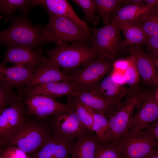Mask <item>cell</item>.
Segmentation results:
<instances>
[{
	"label": "cell",
	"instance_id": "ba28073f",
	"mask_svg": "<svg viewBox=\"0 0 158 158\" xmlns=\"http://www.w3.org/2000/svg\"><path fill=\"white\" fill-rule=\"evenodd\" d=\"M53 136L62 140H74L87 131L81 123L72 107L51 116Z\"/></svg>",
	"mask_w": 158,
	"mask_h": 158
},
{
	"label": "cell",
	"instance_id": "ffe728a7",
	"mask_svg": "<svg viewBox=\"0 0 158 158\" xmlns=\"http://www.w3.org/2000/svg\"><path fill=\"white\" fill-rule=\"evenodd\" d=\"M93 90L114 106L122 101L130 89L115 83L110 75L105 77Z\"/></svg>",
	"mask_w": 158,
	"mask_h": 158
},
{
	"label": "cell",
	"instance_id": "d6a6232c",
	"mask_svg": "<svg viewBox=\"0 0 158 158\" xmlns=\"http://www.w3.org/2000/svg\"><path fill=\"white\" fill-rule=\"evenodd\" d=\"M129 58L130 65L123 74L125 83L129 85L131 88L138 85L140 77L133 61L130 57Z\"/></svg>",
	"mask_w": 158,
	"mask_h": 158
},
{
	"label": "cell",
	"instance_id": "9a60e30c",
	"mask_svg": "<svg viewBox=\"0 0 158 158\" xmlns=\"http://www.w3.org/2000/svg\"><path fill=\"white\" fill-rule=\"evenodd\" d=\"M80 90L74 81L66 80L37 85L29 89L22 90L19 92V94L20 96H25L26 98L42 95L54 99L64 95H73Z\"/></svg>",
	"mask_w": 158,
	"mask_h": 158
},
{
	"label": "cell",
	"instance_id": "836d02e7",
	"mask_svg": "<svg viewBox=\"0 0 158 158\" xmlns=\"http://www.w3.org/2000/svg\"><path fill=\"white\" fill-rule=\"evenodd\" d=\"M151 55L149 56L154 63H158V36H147L144 44Z\"/></svg>",
	"mask_w": 158,
	"mask_h": 158
},
{
	"label": "cell",
	"instance_id": "4dcf8cb0",
	"mask_svg": "<svg viewBox=\"0 0 158 158\" xmlns=\"http://www.w3.org/2000/svg\"><path fill=\"white\" fill-rule=\"evenodd\" d=\"M95 158H124L117 146L112 143L97 144Z\"/></svg>",
	"mask_w": 158,
	"mask_h": 158
},
{
	"label": "cell",
	"instance_id": "6da1fadb",
	"mask_svg": "<svg viewBox=\"0 0 158 158\" xmlns=\"http://www.w3.org/2000/svg\"><path fill=\"white\" fill-rule=\"evenodd\" d=\"M25 15L13 17L11 25L0 31V44L37 50L45 44L43 27L32 24Z\"/></svg>",
	"mask_w": 158,
	"mask_h": 158
},
{
	"label": "cell",
	"instance_id": "2e32d148",
	"mask_svg": "<svg viewBox=\"0 0 158 158\" xmlns=\"http://www.w3.org/2000/svg\"><path fill=\"white\" fill-rule=\"evenodd\" d=\"M128 51L140 78L147 84L157 86L158 74L156 65L152 59L145 54L141 47H130Z\"/></svg>",
	"mask_w": 158,
	"mask_h": 158
},
{
	"label": "cell",
	"instance_id": "5b68a950",
	"mask_svg": "<svg viewBox=\"0 0 158 158\" xmlns=\"http://www.w3.org/2000/svg\"><path fill=\"white\" fill-rule=\"evenodd\" d=\"M91 48L113 59L125 47L118 22L112 20L104 26L90 29Z\"/></svg>",
	"mask_w": 158,
	"mask_h": 158
},
{
	"label": "cell",
	"instance_id": "484cf974",
	"mask_svg": "<svg viewBox=\"0 0 158 158\" xmlns=\"http://www.w3.org/2000/svg\"><path fill=\"white\" fill-rule=\"evenodd\" d=\"M96 12L106 24L110 22L111 17L122 6H125V0H94Z\"/></svg>",
	"mask_w": 158,
	"mask_h": 158
},
{
	"label": "cell",
	"instance_id": "e575fe53",
	"mask_svg": "<svg viewBox=\"0 0 158 158\" xmlns=\"http://www.w3.org/2000/svg\"><path fill=\"white\" fill-rule=\"evenodd\" d=\"M142 130L158 142V121H157L146 126Z\"/></svg>",
	"mask_w": 158,
	"mask_h": 158
},
{
	"label": "cell",
	"instance_id": "ab89813d",
	"mask_svg": "<svg viewBox=\"0 0 158 158\" xmlns=\"http://www.w3.org/2000/svg\"><path fill=\"white\" fill-rule=\"evenodd\" d=\"M147 158H158V151L157 150Z\"/></svg>",
	"mask_w": 158,
	"mask_h": 158
},
{
	"label": "cell",
	"instance_id": "f546056e",
	"mask_svg": "<svg viewBox=\"0 0 158 158\" xmlns=\"http://www.w3.org/2000/svg\"><path fill=\"white\" fill-rule=\"evenodd\" d=\"M82 10L84 13L87 21L95 25L98 24L100 17L97 13L94 0H73Z\"/></svg>",
	"mask_w": 158,
	"mask_h": 158
},
{
	"label": "cell",
	"instance_id": "8fae6325",
	"mask_svg": "<svg viewBox=\"0 0 158 158\" xmlns=\"http://www.w3.org/2000/svg\"><path fill=\"white\" fill-rule=\"evenodd\" d=\"M158 118V90L148 91L136 108L129 123L128 131L138 132Z\"/></svg>",
	"mask_w": 158,
	"mask_h": 158
},
{
	"label": "cell",
	"instance_id": "ac0fdd59",
	"mask_svg": "<svg viewBox=\"0 0 158 158\" xmlns=\"http://www.w3.org/2000/svg\"><path fill=\"white\" fill-rule=\"evenodd\" d=\"M33 71L22 66L7 67L0 64V83L10 90L16 88L20 92L24 88V85L29 80Z\"/></svg>",
	"mask_w": 158,
	"mask_h": 158
},
{
	"label": "cell",
	"instance_id": "60d3db41",
	"mask_svg": "<svg viewBox=\"0 0 158 158\" xmlns=\"http://www.w3.org/2000/svg\"><path fill=\"white\" fill-rule=\"evenodd\" d=\"M1 154L2 158H10L6 150L3 151H2Z\"/></svg>",
	"mask_w": 158,
	"mask_h": 158
},
{
	"label": "cell",
	"instance_id": "f1b7e54d",
	"mask_svg": "<svg viewBox=\"0 0 158 158\" xmlns=\"http://www.w3.org/2000/svg\"><path fill=\"white\" fill-rule=\"evenodd\" d=\"M68 97L67 104L73 107L82 124L87 130L93 133L92 129L93 119L91 114L74 96L68 95Z\"/></svg>",
	"mask_w": 158,
	"mask_h": 158
},
{
	"label": "cell",
	"instance_id": "7402d4cb",
	"mask_svg": "<svg viewBox=\"0 0 158 158\" xmlns=\"http://www.w3.org/2000/svg\"><path fill=\"white\" fill-rule=\"evenodd\" d=\"M78 138L72 148L70 158H95L97 142L95 135L87 131Z\"/></svg>",
	"mask_w": 158,
	"mask_h": 158
},
{
	"label": "cell",
	"instance_id": "3957f363",
	"mask_svg": "<svg viewBox=\"0 0 158 158\" xmlns=\"http://www.w3.org/2000/svg\"><path fill=\"white\" fill-rule=\"evenodd\" d=\"M47 50L48 58L69 75L88 62L103 54L83 42H60ZM104 55V54H103Z\"/></svg>",
	"mask_w": 158,
	"mask_h": 158
},
{
	"label": "cell",
	"instance_id": "44dd1931",
	"mask_svg": "<svg viewBox=\"0 0 158 158\" xmlns=\"http://www.w3.org/2000/svg\"><path fill=\"white\" fill-rule=\"evenodd\" d=\"M72 95L84 106L105 116L114 107L94 90H80Z\"/></svg>",
	"mask_w": 158,
	"mask_h": 158
},
{
	"label": "cell",
	"instance_id": "b9f144b4",
	"mask_svg": "<svg viewBox=\"0 0 158 158\" xmlns=\"http://www.w3.org/2000/svg\"><path fill=\"white\" fill-rule=\"evenodd\" d=\"M2 146L0 145V154L2 152Z\"/></svg>",
	"mask_w": 158,
	"mask_h": 158
},
{
	"label": "cell",
	"instance_id": "83f0119b",
	"mask_svg": "<svg viewBox=\"0 0 158 158\" xmlns=\"http://www.w3.org/2000/svg\"><path fill=\"white\" fill-rule=\"evenodd\" d=\"M131 23L139 27L147 37L158 36V8Z\"/></svg>",
	"mask_w": 158,
	"mask_h": 158
},
{
	"label": "cell",
	"instance_id": "d590c367",
	"mask_svg": "<svg viewBox=\"0 0 158 158\" xmlns=\"http://www.w3.org/2000/svg\"><path fill=\"white\" fill-rule=\"evenodd\" d=\"M6 150L10 158H28L26 153L17 147L12 146Z\"/></svg>",
	"mask_w": 158,
	"mask_h": 158
},
{
	"label": "cell",
	"instance_id": "277c9868",
	"mask_svg": "<svg viewBox=\"0 0 158 158\" xmlns=\"http://www.w3.org/2000/svg\"><path fill=\"white\" fill-rule=\"evenodd\" d=\"M49 23L43 27L44 44L54 42H89L91 34L70 19L49 14Z\"/></svg>",
	"mask_w": 158,
	"mask_h": 158
},
{
	"label": "cell",
	"instance_id": "8d00e7d4",
	"mask_svg": "<svg viewBox=\"0 0 158 158\" xmlns=\"http://www.w3.org/2000/svg\"><path fill=\"white\" fill-rule=\"evenodd\" d=\"M130 63V58L127 59H119L113 63V66L114 70L124 71L128 68Z\"/></svg>",
	"mask_w": 158,
	"mask_h": 158
},
{
	"label": "cell",
	"instance_id": "603a6c76",
	"mask_svg": "<svg viewBox=\"0 0 158 158\" xmlns=\"http://www.w3.org/2000/svg\"><path fill=\"white\" fill-rule=\"evenodd\" d=\"M157 8L149 7L146 3L139 5H128L120 8L113 16L112 20L121 21L133 22L143 15L152 13Z\"/></svg>",
	"mask_w": 158,
	"mask_h": 158
},
{
	"label": "cell",
	"instance_id": "e0dca14e",
	"mask_svg": "<svg viewBox=\"0 0 158 158\" xmlns=\"http://www.w3.org/2000/svg\"><path fill=\"white\" fill-rule=\"evenodd\" d=\"M32 6L39 5L43 7L49 14L61 16L70 19L87 32L91 34L86 22L77 14L68 1L66 0H32Z\"/></svg>",
	"mask_w": 158,
	"mask_h": 158
},
{
	"label": "cell",
	"instance_id": "4316f807",
	"mask_svg": "<svg viewBox=\"0 0 158 158\" xmlns=\"http://www.w3.org/2000/svg\"><path fill=\"white\" fill-rule=\"evenodd\" d=\"M32 0H0V14L4 15L6 21L11 20L13 12L18 9L26 14L32 6Z\"/></svg>",
	"mask_w": 158,
	"mask_h": 158
},
{
	"label": "cell",
	"instance_id": "4fadbf2b",
	"mask_svg": "<svg viewBox=\"0 0 158 158\" xmlns=\"http://www.w3.org/2000/svg\"><path fill=\"white\" fill-rule=\"evenodd\" d=\"M3 61L0 64L5 66L8 63L20 65L30 68L34 71L38 64L43 60V50L40 48L37 50L16 46L6 47Z\"/></svg>",
	"mask_w": 158,
	"mask_h": 158
},
{
	"label": "cell",
	"instance_id": "d4e9b609",
	"mask_svg": "<svg viewBox=\"0 0 158 158\" xmlns=\"http://www.w3.org/2000/svg\"><path fill=\"white\" fill-rule=\"evenodd\" d=\"M125 37V47L127 46L140 47L145 44L146 35L138 26L128 21L118 22Z\"/></svg>",
	"mask_w": 158,
	"mask_h": 158
},
{
	"label": "cell",
	"instance_id": "30bf717a",
	"mask_svg": "<svg viewBox=\"0 0 158 158\" xmlns=\"http://www.w3.org/2000/svg\"><path fill=\"white\" fill-rule=\"evenodd\" d=\"M51 136L43 126L25 122L10 143L27 154L40 149Z\"/></svg>",
	"mask_w": 158,
	"mask_h": 158
},
{
	"label": "cell",
	"instance_id": "ee69618b",
	"mask_svg": "<svg viewBox=\"0 0 158 158\" xmlns=\"http://www.w3.org/2000/svg\"><path fill=\"white\" fill-rule=\"evenodd\" d=\"M1 17H2V15L0 14V18H1Z\"/></svg>",
	"mask_w": 158,
	"mask_h": 158
},
{
	"label": "cell",
	"instance_id": "74e56055",
	"mask_svg": "<svg viewBox=\"0 0 158 158\" xmlns=\"http://www.w3.org/2000/svg\"><path fill=\"white\" fill-rule=\"evenodd\" d=\"M112 80L116 83L121 85L125 84L123 74L118 71L114 70L110 75Z\"/></svg>",
	"mask_w": 158,
	"mask_h": 158
},
{
	"label": "cell",
	"instance_id": "7bdbcfd3",
	"mask_svg": "<svg viewBox=\"0 0 158 158\" xmlns=\"http://www.w3.org/2000/svg\"><path fill=\"white\" fill-rule=\"evenodd\" d=\"M1 153L0 154V158H2V157H1Z\"/></svg>",
	"mask_w": 158,
	"mask_h": 158
},
{
	"label": "cell",
	"instance_id": "cb8c5ba5",
	"mask_svg": "<svg viewBox=\"0 0 158 158\" xmlns=\"http://www.w3.org/2000/svg\"><path fill=\"white\" fill-rule=\"evenodd\" d=\"M85 107L92 116V129L93 133H95V135L97 142L101 145L111 143V132L109 122L106 117Z\"/></svg>",
	"mask_w": 158,
	"mask_h": 158
},
{
	"label": "cell",
	"instance_id": "d6986e66",
	"mask_svg": "<svg viewBox=\"0 0 158 158\" xmlns=\"http://www.w3.org/2000/svg\"><path fill=\"white\" fill-rule=\"evenodd\" d=\"M75 143L51 136L34 158H69Z\"/></svg>",
	"mask_w": 158,
	"mask_h": 158
},
{
	"label": "cell",
	"instance_id": "5bb4252c",
	"mask_svg": "<svg viewBox=\"0 0 158 158\" xmlns=\"http://www.w3.org/2000/svg\"><path fill=\"white\" fill-rule=\"evenodd\" d=\"M24 103L28 112L39 119L46 118L72 107L60 103L54 98L42 95L26 98Z\"/></svg>",
	"mask_w": 158,
	"mask_h": 158
},
{
	"label": "cell",
	"instance_id": "8992f818",
	"mask_svg": "<svg viewBox=\"0 0 158 158\" xmlns=\"http://www.w3.org/2000/svg\"><path fill=\"white\" fill-rule=\"evenodd\" d=\"M113 59L102 54L88 62L69 75L80 90L90 91L98 85L113 66Z\"/></svg>",
	"mask_w": 158,
	"mask_h": 158
},
{
	"label": "cell",
	"instance_id": "7c38bea8",
	"mask_svg": "<svg viewBox=\"0 0 158 158\" xmlns=\"http://www.w3.org/2000/svg\"><path fill=\"white\" fill-rule=\"evenodd\" d=\"M66 80L73 81L71 76L61 70L58 66L48 59L44 58L33 72L22 90L47 83Z\"/></svg>",
	"mask_w": 158,
	"mask_h": 158
},
{
	"label": "cell",
	"instance_id": "1f68e13d",
	"mask_svg": "<svg viewBox=\"0 0 158 158\" xmlns=\"http://www.w3.org/2000/svg\"><path fill=\"white\" fill-rule=\"evenodd\" d=\"M20 95L13 92L0 83V113L14 101L21 99Z\"/></svg>",
	"mask_w": 158,
	"mask_h": 158
},
{
	"label": "cell",
	"instance_id": "52a82bcc",
	"mask_svg": "<svg viewBox=\"0 0 158 158\" xmlns=\"http://www.w3.org/2000/svg\"><path fill=\"white\" fill-rule=\"evenodd\" d=\"M117 147L124 158H147L157 150L158 142L143 131H128Z\"/></svg>",
	"mask_w": 158,
	"mask_h": 158
},
{
	"label": "cell",
	"instance_id": "9c48e42d",
	"mask_svg": "<svg viewBox=\"0 0 158 158\" xmlns=\"http://www.w3.org/2000/svg\"><path fill=\"white\" fill-rule=\"evenodd\" d=\"M25 107L22 99L16 100L0 113V145L11 143L25 122Z\"/></svg>",
	"mask_w": 158,
	"mask_h": 158
},
{
	"label": "cell",
	"instance_id": "f35d334b",
	"mask_svg": "<svg viewBox=\"0 0 158 158\" xmlns=\"http://www.w3.org/2000/svg\"><path fill=\"white\" fill-rule=\"evenodd\" d=\"M145 3L149 7L155 8H158V0H145Z\"/></svg>",
	"mask_w": 158,
	"mask_h": 158
},
{
	"label": "cell",
	"instance_id": "7a4b0ae2",
	"mask_svg": "<svg viewBox=\"0 0 158 158\" xmlns=\"http://www.w3.org/2000/svg\"><path fill=\"white\" fill-rule=\"evenodd\" d=\"M148 91L138 85L130 89L124 99L106 115L111 133V143L117 145L128 131L130 121Z\"/></svg>",
	"mask_w": 158,
	"mask_h": 158
}]
</instances>
